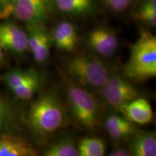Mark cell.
Masks as SVG:
<instances>
[{
  "label": "cell",
  "instance_id": "cell-14",
  "mask_svg": "<svg viewBox=\"0 0 156 156\" xmlns=\"http://www.w3.org/2000/svg\"><path fill=\"white\" fill-rule=\"evenodd\" d=\"M105 126L109 136L116 140L129 137L136 131L134 124L128 119L114 114L107 117Z\"/></svg>",
  "mask_w": 156,
  "mask_h": 156
},
{
  "label": "cell",
  "instance_id": "cell-11",
  "mask_svg": "<svg viewBox=\"0 0 156 156\" xmlns=\"http://www.w3.org/2000/svg\"><path fill=\"white\" fill-rule=\"evenodd\" d=\"M120 112L133 124L139 125L149 124L153 122L154 116L151 103L143 98L139 97L126 104Z\"/></svg>",
  "mask_w": 156,
  "mask_h": 156
},
{
  "label": "cell",
  "instance_id": "cell-12",
  "mask_svg": "<svg viewBox=\"0 0 156 156\" xmlns=\"http://www.w3.org/2000/svg\"><path fill=\"white\" fill-rule=\"evenodd\" d=\"M52 42L58 50L73 52L77 44V31L75 25L68 21H62L56 25L51 34Z\"/></svg>",
  "mask_w": 156,
  "mask_h": 156
},
{
  "label": "cell",
  "instance_id": "cell-7",
  "mask_svg": "<svg viewBox=\"0 0 156 156\" xmlns=\"http://www.w3.org/2000/svg\"><path fill=\"white\" fill-rule=\"evenodd\" d=\"M28 46L36 62L43 64L47 61L51 46V34L44 23L28 24Z\"/></svg>",
  "mask_w": 156,
  "mask_h": 156
},
{
  "label": "cell",
  "instance_id": "cell-2",
  "mask_svg": "<svg viewBox=\"0 0 156 156\" xmlns=\"http://www.w3.org/2000/svg\"><path fill=\"white\" fill-rule=\"evenodd\" d=\"M129 58L124 67V75L135 82H143L156 76V38L140 28V36L130 46Z\"/></svg>",
  "mask_w": 156,
  "mask_h": 156
},
{
  "label": "cell",
  "instance_id": "cell-18",
  "mask_svg": "<svg viewBox=\"0 0 156 156\" xmlns=\"http://www.w3.org/2000/svg\"><path fill=\"white\" fill-rule=\"evenodd\" d=\"M136 20L148 27H155L156 0H143L134 14Z\"/></svg>",
  "mask_w": 156,
  "mask_h": 156
},
{
  "label": "cell",
  "instance_id": "cell-4",
  "mask_svg": "<svg viewBox=\"0 0 156 156\" xmlns=\"http://www.w3.org/2000/svg\"><path fill=\"white\" fill-rule=\"evenodd\" d=\"M67 98L76 122L83 128L94 131L101 119L100 106L94 95L87 88L76 83L67 87Z\"/></svg>",
  "mask_w": 156,
  "mask_h": 156
},
{
  "label": "cell",
  "instance_id": "cell-16",
  "mask_svg": "<svg viewBox=\"0 0 156 156\" xmlns=\"http://www.w3.org/2000/svg\"><path fill=\"white\" fill-rule=\"evenodd\" d=\"M77 147L79 156H103L106 154V144L101 138H83Z\"/></svg>",
  "mask_w": 156,
  "mask_h": 156
},
{
  "label": "cell",
  "instance_id": "cell-17",
  "mask_svg": "<svg viewBox=\"0 0 156 156\" xmlns=\"http://www.w3.org/2000/svg\"><path fill=\"white\" fill-rule=\"evenodd\" d=\"M45 156H79L77 147L70 139H62L51 144L43 152Z\"/></svg>",
  "mask_w": 156,
  "mask_h": 156
},
{
  "label": "cell",
  "instance_id": "cell-1",
  "mask_svg": "<svg viewBox=\"0 0 156 156\" xmlns=\"http://www.w3.org/2000/svg\"><path fill=\"white\" fill-rule=\"evenodd\" d=\"M65 113L58 95L53 91L45 92L30 106L27 115L28 126L37 136L47 137L64 125Z\"/></svg>",
  "mask_w": 156,
  "mask_h": 156
},
{
  "label": "cell",
  "instance_id": "cell-23",
  "mask_svg": "<svg viewBox=\"0 0 156 156\" xmlns=\"http://www.w3.org/2000/svg\"><path fill=\"white\" fill-rule=\"evenodd\" d=\"M109 156H129L131 155L129 149L123 147H117L108 153Z\"/></svg>",
  "mask_w": 156,
  "mask_h": 156
},
{
  "label": "cell",
  "instance_id": "cell-21",
  "mask_svg": "<svg viewBox=\"0 0 156 156\" xmlns=\"http://www.w3.org/2000/svg\"><path fill=\"white\" fill-rule=\"evenodd\" d=\"M15 120L12 108L8 103L0 100V132L9 127Z\"/></svg>",
  "mask_w": 156,
  "mask_h": 156
},
{
  "label": "cell",
  "instance_id": "cell-10",
  "mask_svg": "<svg viewBox=\"0 0 156 156\" xmlns=\"http://www.w3.org/2000/svg\"><path fill=\"white\" fill-rule=\"evenodd\" d=\"M38 152L30 142L9 133L0 134V156H36Z\"/></svg>",
  "mask_w": 156,
  "mask_h": 156
},
{
  "label": "cell",
  "instance_id": "cell-8",
  "mask_svg": "<svg viewBox=\"0 0 156 156\" xmlns=\"http://www.w3.org/2000/svg\"><path fill=\"white\" fill-rule=\"evenodd\" d=\"M0 46L12 53L21 54L28 50V35L13 23L0 24Z\"/></svg>",
  "mask_w": 156,
  "mask_h": 156
},
{
  "label": "cell",
  "instance_id": "cell-20",
  "mask_svg": "<svg viewBox=\"0 0 156 156\" xmlns=\"http://www.w3.org/2000/svg\"><path fill=\"white\" fill-rule=\"evenodd\" d=\"M38 71L34 69L21 70L15 69L9 72L2 77V80L4 83L10 90H12L20 85H23L25 82H27L30 78L36 75Z\"/></svg>",
  "mask_w": 156,
  "mask_h": 156
},
{
  "label": "cell",
  "instance_id": "cell-5",
  "mask_svg": "<svg viewBox=\"0 0 156 156\" xmlns=\"http://www.w3.org/2000/svg\"><path fill=\"white\" fill-rule=\"evenodd\" d=\"M101 90L105 101L119 112L139 95L137 90L129 80L126 76L117 73H110L108 80Z\"/></svg>",
  "mask_w": 156,
  "mask_h": 156
},
{
  "label": "cell",
  "instance_id": "cell-9",
  "mask_svg": "<svg viewBox=\"0 0 156 156\" xmlns=\"http://www.w3.org/2000/svg\"><path fill=\"white\" fill-rule=\"evenodd\" d=\"M87 44L93 51L103 57L112 56L118 48V39L114 32L107 28H98L90 33Z\"/></svg>",
  "mask_w": 156,
  "mask_h": 156
},
{
  "label": "cell",
  "instance_id": "cell-3",
  "mask_svg": "<svg viewBox=\"0 0 156 156\" xmlns=\"http://www.w3.org/2000/svg\"><path fill=\"white\" fill-rule=\"evenodd\" d=\"M66 73L77 85L85 88L101 90L108 80L111 73L98 57L83 54L68 60Z\"/></svg>",
  "mask_w": 156,
  "mask_h": 156
},
{
  "label": "cell",
  "instance_id": "cell-13",
  "mask_svg": "<svg viewBox=\"0 0 156 156\" xmlns=\"http://www.w3.org/2000/svg\"><path fill=\"white\" fill-rule=\"evenodd\" d=\"M129 138V151L131 155H156V136L155 132L135 131Z\"/></svg>",
  "mask_w": 156,
  "mask_h": 156
},
{
  "label": "cell",
  "instance_id": "cell-19",
  "mask_svg": "<svg viewBox=\"0 0 156 156\" xmlns=\"http://www.w3.org/2000/svg\"><path fill=\"white\" fill-rule=\"evenodd\" d=\"M42 83L43 77L38 72L29 80L11 91L17 98L21 100H28L38 92Z\"/></svg>",
  "mask_w": 156,
  "mask_h": 156
},
{
  "label": "cell",
  "instance_id": "cell-24",
  "mask_svg": "<svg viewBox=\"0 0 156 156\" xmlns=\"http://www.w3.org/2000/svg\"><path fill=\"white\" fill-rule=\"evenodd\" d=\"M12 0H0V6L5 9H10Z\"/></svg>",
  "mask_w": 156,
  "mask_h": 156
},
{
  "label": "cell",
  "instance_id": "cell-6",
  "mask_svg": "<svg viewBox=\"0 0 156 156\" xmlns=\"http://www.w3.org/2000/svg\"><path fill=\"white\" fill-rule=\"evenodd\" d=\"M54 5V0H12L10 9L17 20L27 24H44Z\"/></svg>",
  "mask_w": 156,
  "mask_h": 156
},
{
  "label": "cell",
  "instance_id": "cell-15",
  "mask_svg": "<svg viewBox=\"0 0 156 156\" xmlns=\"http://www.w3.org/2000/svg\"><path fill=\"white\" fill-rule=\"evenodd\" d=\"M54 6L60 12L70 16H83L92 12L94 0H54Z\"/></svg>",
  "mask_w": 156,
  "mask_h": 156
},
{
  "label": "cell",
  "instance_id": "cell-25",
  "mask_svg": "<svg viewBox=\"0 0 156 156\" xmlns=\"http://www.w3.org/2000/svg\"><path fill=\"white\" fill-rule=\"evenodd\" d=\"M5 59V54H4V49L0 46V65L3 63Z\"/></svg>",
  "mask_w": 156,
  "mask_h": 156
},
{
  "label": "cell",
  "instance_id": "cell-22",
  "mask_svg": "<svg viewBox=\"0 0 156 156\" xmlns=\"http://www.w3.org/2000/svg\"><path fill=\"white\" fill-rule=\"evenodd\" d=\"M108 9L119 13L126 11L134 2V0H103Z\"/></svg>",
  "mask_w": 156,
  "mask_h": 156
}]
</instances>
